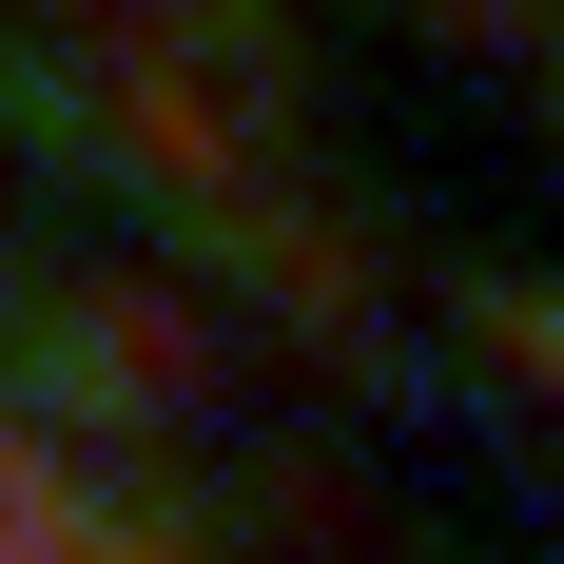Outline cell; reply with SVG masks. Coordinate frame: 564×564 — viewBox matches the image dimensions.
Returning a JSON list of instances; mask_svg holds the SVG:
<instances>
[{
	"label": "cell",
	"instance_id": "cell-1",
	"mask_svg": "<svg viewBox=\"0 0 564 564\" xmlns=\"http://www.w3.org/2000/svg\"><path fill=\"white\" fill-rule=\"evenodd\" d=\"M507 332H525V370H545V390H564V312H507Z\"/></svg>",
	"mask_w": 564,
	"mask_h": 564
}]
</instances>
